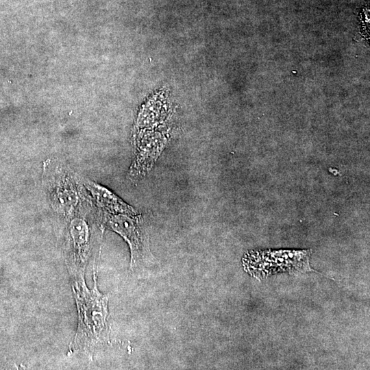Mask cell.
I'll list each match as a JSON object with an SVG mask.
<instances>
[{"mask_svg":"<svg viewBox=\"0 0 370 370\" xmlns=\"http://www.w3.org/2000/svg\"><path fill=\"white\" fill-rule=\"evenodd\" d=\"M95 286L89 290L83 277L75 281L73 293L77 303L79 322L73 349L90 347L103 339L108 332V296L97 289L95 273Z\"/></svg>","mask_w":370,"mask_h":370,"instance_id":"6da1fadb","label":"cell"},{"mask_svg":"<svg viewBox=\"0 0 370 370\" xmlns=\"http://www.w3.org/2000/svg\"><path fill=\"white\" fill-rule=\"evenodd\" d=\"M309 254L307 250L256 251L247 254L243 262L251 275L264 277L282 271H308Z\"/></svg>","mask_w":370,"mask_h":370,"instance_id":"277c9868","label":"cell"},{"mask_svg":"<svg viewBox=\"0 0 370 370\" xmlns=\"http://www.w3.org/2000/svg\"><path fill=\"white\" fill-rule=\"evenodd\" d=\"M44 165L43 180L52 206L64 214L74 213L85 199L80 181L62 164L51 161Z\"/></svg>","mask_w":370,"mask_h":370,"instance_id":"7a4b0ae2","label":"cell"},{"mask_svg":"<svg viewBox=\"0 0 370 370\" xmlns=\"http://www.w3.org/2000/svg\"><path fill=\"white\" fill-rule=\"evenodd\" d=\"M82 184L90 193L98 212H112L125 211L132 207L108 188L88 180H82Z\"/></svg>","mask_w":370,"mask_h":370,"instance_id":"8992f818","label":"cell"},{"mask_svg":"<svg viewBox=\"0 0 370 370\" xmlns=\"http://www.w3.org/2000/svg\"><path fill=\"white\" fill-rule=\"evenodd\" d=\"M134 137V156L130 168L129 177L136 182L152 169L169 138L163 130H140Z\"/></svg>","mask_w":370,"mask_h":370,"instance_id":"5b68a950","label":"cell"},{"mask_svg":"<svg viewBox=\"0 0 370 370\" xmlns=\"http://www.w3.org/2000/svg\"><path fill=\"white\" fill-rule=\"evenodd\" d=\"M70 233L73 243V247L78 254L86 251L89 239V229L84 218L75 217L71 221Z\"/></svg>","mask_w":370,"mask_h":370,"instance_id":"52a82bcc","label":"cell"},{"mask_svg":"<svg viewBox=\"0 0 370 370\" xmlns=\"http://www.w3.org/2000/svg\"><path fill=\"white\" fill-rule=\"evenodd\" d=\"M98 212L101 224L118 233L128 243L132 266L148 256L150 251L143 219L133 208L125 211Z\"/></svg>","mask_w":370,"mask_h":370,"instance_id":"3957f363","label":"cell"}]
</instances>
